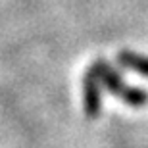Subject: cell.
<instances>
[{
	"instance_id": "cell-1",
	"label": "cell",
	"mask_w": 148,
	"mask_h": 148,
	"mask_svg": "<svg viewBox=\"0 0 148 148\" xmlns=\"http://www.w3.org/2000/svg\"><path fill=\"white\" fill-rule=\"evenodd\" d=\"M90 69L94 71V75L98 77V81L110 92H114L115 96H119L125 104L133 106V108H140V106L148 104V92L146 90L137 88V87H127L125 83H123V77L115 71L106 60H96L90 66Z\"/></svg>"
},
{
	"instance_id": "cell-2",
	"label": "cell",
	"mask_w": 148,
	"mask_h": 148,
	"mask_svg": "<svg viewBox=\"0 0 148 148\" xmlns=\"http://www.w3.org/2000/svg\"><path fill=\"white\" fill-rule=\"evenodd\" d=\"M83 104L85 114L88 119H96L102 108V83L94 75L92 69H88L83 77Z\"/></svg>"
},
{
	"instance_id": "cell-3",
	"label": "cell",
	"mask_w": 148,
	"mask_h": 148,
	"mask_svg": "<svg viewBox=\"0 0 148 148\" xmlns=\"http://www.w3.org/2000/svg\"><path fill=\"white\" fill-rule=\"evenodd\" d=\"M117 64L125 69L138 73V75L148 77V56H140L133 50H121V52H117Z\"/></svg>"
}]
</instances>
